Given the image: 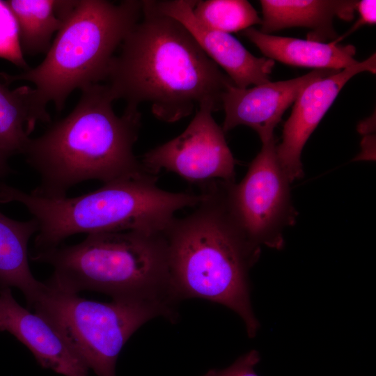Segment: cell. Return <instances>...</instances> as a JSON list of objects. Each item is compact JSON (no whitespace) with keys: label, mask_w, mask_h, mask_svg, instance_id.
Returning a JSON list of instances; mask_svg holds the SVG:
<instances>
[{"label":"cell","mask_w":376,"mask_h":376,"mask_svg":"<svg viewBox=\"0 0 376 376\" xmlns=\"http://www.w3.org/2000/svg\"><path fill=\"white\" fill-rule=\"evenodd\" d=\"M141 17L109 69L106 85L113 100H124L131 109L148 102L154 116L168 123L204 103L222 107L224 93L234 84L187 29L152 1H143Z\"/></svg>","instance_id":"1"},{"label":"cell","mask_w":376,"mask_h":376,"mask_svg":"<svg viewBox=\"0 0 376 376\" xmlns=\"http://www.w3.org/2000/svg\"><path fill=\"white\" fill-rule=\"evenodd\" d=\"M228 182L199 185L201 199L165 229L172 285L178 301L202 298L222 304L243 320L248 336L259 327L251 304L249 272L260 247L247 237L228 198Z\"/></svg>","instance_id":"2"},{"label":"cell","mask_w":376,"mask_h":376,"mask_svg":"<svg viewBox=\"0 0 376 376\" xmlns=\"http://www.w3.org/2000/svg\"><path fill=\"white\" fill-rule=\"evenodd\" d=\"M106 84L81 90L75 108L41 136L29 139L23 153L38 173L31 194L49 198L66 196L74 185L90 180L104 184L157 176L149 173L133 152L141 114L125 108L121 116Z\"/></svg>","instance_id":"3"},{"label":"cell","mask_w":376,"mask_h":376,"mask_svg":"<svg viewBox=\"0 0 376 376\" xmlns=\"http://www.w3.org/2000/svg\"><path fill=\"white\" fill-rule=\"evenodd\" d=\"M164 230L92 233L75 245L36 251L31 259L51 265L54 272L48 281L63 290H92L114 300L155 305L175 321L178 300Z\"/></svg>","instance_id":"4"},{"label":"cell","mask_w":376,"mask_h":376,"mask_svg":"<svg viewBox=\"0 0 376 376\" xmlns=\"http://www.w3.org/2000/svg\"><path fill=\"white\" fill-rule=\"evenodd\" d=\"M157 176L104 184L76 197L49 198L0 183V203L23 205L38 224L36 251L58 246L78 233L129 230L164 231L178 211L193 207L200 194L170 192L156 185Z\"/></svg>","instance_id":"5"},{"label":"cell","mask_w":376,"mask_h":376,"mask_svg":"<svg viewBox=\"0 0 376 376\" xmlns=\"http://www.w3.org/2000/svg\"><path fill=\"white\" fill-rule=\"evenodd\" d=\"M142 10L143 1H75L40 65L16 75L0 73L6 83L27 81L35 86L29 91L33 130L37 122L49 121V102L60 111L74 90L106 80L116 49Z\"/></svg>","instance_id":"6"},{"label":"cell","mask_w":376,"mask_h":376,"mask_svg":"<svg viewBox=\"0 0 376 376\" xmlns=\"http://www.w3.org/2000/svg\"><path fill=\"white\" fill-rule=\"evenodd\" d=\"M28 306L55 325L98 376H116L122 348L141 325L156 317L169 319L166 312L155 305L87 299L48 281L42 282Z\"/></svg>","instance_id":"7"},{"label":"cell","mask_w":376,"mask_h":376,"mask_svg":"<svg viewBox=\"0 0 376 376\" xmlns=\"http://www.w3.org/2000/svg\"><path fill=\"white\" fill-rule=\"evenodd\" d=\"M290 183L278 161L274 136L262 143L243 180L239 184L228 182L231 209L256 246L283 247L284 229L297 216Z\"/></svg>","instance_id":"8"},{"label":"cell","mask_w":376,"mask_h":376,"mask_svg":"<svg viewBox=\"0 0 376 376\" xmlns=\"http://www.w3.org/2000/svg\"><path fill=\"white\" fill-rule=\"evenodd\" d=\"M214 111L212 104H201L182 133L142 156L144 168L155 175L165 169L198 185L214 180L235 182V159Z\"/></svg>","instance_id":"9"},{"label":"cell","mask_w":376,"mask_h":376,"mask_svg":"<svg viewBox=\"0 0 376 376\" xmlns=\"http://www.w3.org/2000/svg\"><path fill=\"white\" fill-rule=\"evenodd\" d=\"M376 72V54L309 84L294 102L285 122L281 143L276 146L280 166L290 182L303 175V148L340 90L356 75Z\"/></svg>","instance_id":"10"},{"label":"cell","mask_w":376,"mask_h":376,"mask_svg":"<svg viewBox=\"0 0 376 376\" xmlns=\"http://www.w3.org/2000/svg\"><path fill=\"white\" fill-rule=\"evenodd\" d=\"M338 71L313 70L297 78L246 88L230 86L221 97L224 132L246 125L258 134L262 143L268 141L274 136L275 127L301 92L311 82Z\"/></svg>","instance_id":"11"},{"label":"cell","mask_w":376,"mask_h":376,"mask_svg":"<svg viewBox=\"0 0 376 376\" xmlns=\"http://www.w3.org/2000/svg\"><path fill=\"white\" fill-rule=\"evenodd\" d=\"M162 14L182 24L204 52L226 72L234 85L246 88L269 81L274 61L251 54L230 33L211 29L195 17L193 0L152 1Z\"/></svg>","instance_id":"12"},{"label":"cell","mask_w":376,"mask_h":376,"mask_svg":"<svg viewBox=\"0 0 376 376\" xmlns=\"http://www.w3.org/2000/svg\"><path fill=\"white\" fill-rule=\"evenodd\" d=\"M0 331L27 347L42 368L64 376H89V368L61 331L19 305L9 288L0 290Z\"/></svg>","instance_id":"13"},{"label":"cell","mask_w":376,"mask_h":376,"mask_svg":"<svg viewBox=\"0 0 376 376\" xmlns=\"http://www.w3.org/2000/svg\"><path fill=\"white\" fill-rule=\"evenodd\" d=\"M358 1L352 0H261L263 18L260 31L272 32L294 26L312 29L308 40L323 42L336 39L335 17L350 21Z\"/></svg>","instance_id":"14"},{"label":"cell","mask_w":376,"mask_h":376,"mask_svg":"<svg viewBox=\"0 0 376 376\" xmlns=\"http://www.w3.org/2000/svg\"><path fill=\"white\" fill-rule=\"evenodd\" d=\"M242 33L267 58L290 65L340 70L358 62L354 59L356 49L351 45L273 36L253 27Z\"/></svg>","instance_id":"15"},{"label":"cell","mask_w":376,"mask_h":376,"mask_svg":"<svg viewBox=\"0 0 376 376\" xmlns=\"http://www.w3.org/2000/svg\"><path fill=\"white\" fill-rule=\"evenodd\" d=\"M37 231L34 219L19 221L0 212V290L18 288L27 304L42 284L33 276L29 264V241Z\"/></svg>","instance_id":"16"},{"label":"cell","mask_w":376,"mask_h":376,"mask_svg":"<svg viewBox=\"0 0 376 376\" xmlns=\"http://www.w3.org/2000/svg\"><path fill=\"white\" fill-rule=\"evenodd\" d=\"M17 23L22 53H47L52 35L61 29L75 1H4Z\"/></svg>","instance_id":"17"},{"label":"cell","mask_w":376,"mask_h":376,"mask_svg":"<svg viewBox=\"0 0 376 376\" xmlns=\"http://www.w3.org/2000/svg\"><path fill=\"white\" fill-rule=\"evenodd\" d=\"M30 87L10 91L0 84V150L8 157L23 154L30 137Z\"/></svg>","instance_id":"18"},{"label":"cell","mask_w":376,"mask_h":376,"mask_svg":"<svg viewBox=\"0 0 376 376\" xmlns=\"http://www.w3.org/2000/svg\"><path fill=\"white\" fill-rule=\"evenodd\" d=\"M193 12L207 28L227 33L261 24L257 11L246 0L195 1Z\"/></svg>","instance_id":"19"},{"label":"cell","mask_w":376,"mask_h":376,"mask_svg":"<svg viewBox=\"0 0 376 376\" xmlns=\"http://www.w3.org/2000/svg\"><path fill=\"white\" fill-rule=\"evenodd\" d=\"M0 56L25 68L16 21L5 1H0Z\"/></svg>","instance_id":"20"},{"label":"cell","mask_w":376,"mask_h":376,"mask_svg":"<svg viewBox=\"0 0 376 376\" xmlns=\"http://www.w3.org/2000/svg\"><path fill=\"white\" fill-rule=\"evenodd\" d=\"M260 359L259 353L253 350L239 357L228 368L212 369L203 376H258L254 368Z\"/></svg>","instance_id":"21"},{"label":"cell","mask_w":376,"mask_h":376,"mask_svg":"<svg viewBox=\"0 0 376 376\" xmlns=\"http://www.w3.org/2000/svg\"><path fill=\"white\" fill-rule=\"evenodd\" d=\"M356 11L359 13V19L353 26L343 36L337 37L334 41L339 44L342 40L350 35L365 24H375L376 22V1H358Z\"/></svg>","instance_id":"22"},{"label":"cell","mask_w":376,"mask_h":376,"mask_svg":"<svg viewBox=\"0 0 376 376\" xmlns=\"http://www.w3.org/2000/svg\"><path fill=\"white\" fill-rule=\"evenodd\" d=\"M8 157L0 150V178L12 171L8 164Z\"/></svg>","instance_id":"23"}]
</instances>
